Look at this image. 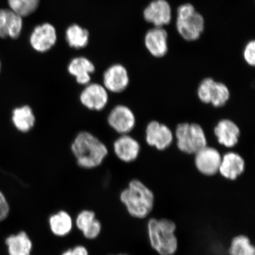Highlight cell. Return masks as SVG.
Returning a JSON list of instances; mask_svg holds the SVG:
<instances>
[{"mask_svg": "<svg viewBox=\"0 0 255 255\" xmlns=\"http://www.w3.org/2000/svg\"><path fill=\"white\" fill-rule=\"evenodd\" d=\"M71 151L79 166L87 170L100 167L108 155L107 146L88 131L76 135L72 142Z\"/></svg>", "mask_w": 255, "mask_h": 255, "instance_id": "6da1fadb", "label": "cell"}, {"mask_svg": "<svg viewBox=\"0 0 255 255\" xmlns=\"http://www.w3.org/2000/svg\"><path fill=\"white\" fill-rule=\"evenodd\" d=\"M120 198L128 213L133 218L145 219L154 209V193L139 180L130 181L128 186L121 193Z\"/></svg>", "mask_w": 255, "mask_h": 255, "instance_id": "7a4b0ae2", "label": "cell"}, {"mask_svg": "<svg viewBox=\"0 0 255 255\" xmlns=\"http://www.w3.org/2000/svg\"><path fill=\"white\" fill-rule=\"evenodd\" d=\"M177 226L171 220L155 219L147 223V234L151 247L159 255H174L178 242L175 232Z\"/></svg>", "mask_w": 255, "mask_h": 255, "instance_id": "3957f363", "label": "cell"}, {"mask_svg": "<svg viewBox=\"0 0 255 255\" xmlns=\"http://www.w3.org/2000/svg\"><path fill=\"white\" fill-rule=\"evenodd\" d=\"M205 21L203 15L190 3L181 5L177 8L176 28L178 33L185 40H198L205 30Z\"/></svg>", "mask_w": 255, "mask_h": 255, "instance_id": "277c9868", "label": "cell"}, {"mask_svg": "<svg viewBox=\"0 0 255 255\" xmlns=\"http://www.w3.org/2000/svg\"><path fill=\"white\" fill-rule=\"evenodd\" d=\"M175 135L178 148L186 154H195L207 145L205 132L203 128L197 124H178Z\"/></svg>", "mask_w": 255, "mask_h": 255, "instance_id": "5b68a950", "label": "cell"}, {"mask_svg": "<svg viewBox=\"0 0 255 255\" xmlns=\"http://www.w3.org/2000/svg\"><path fill=\"white\" fill-rule=\"evenodd\" d=\"M109 93L103 85L91 82L84 86L80 94V103L88 110L100 112L109 103Z\"/></svg>", "mask_w": 255, "mask_h": 255, "instance_id": "8992f818", "label": "cell"}, {"mask_svg": "<svg viewBox=\"0 0 255 255\" xmlns=\"http://www.w3.org/2000/svg\"><path fill=\"white\" fill-rule=\"evenodd\" d=\"M107 123L119 134H128L134 128L136 118L134 113L128 107L117 105L108 114Z\"/></svg>", "mask_w": 255, "mask_h": 255, "instance_id": "52a82bcc", "label": "cell"}, {"mask_svg": "<svg viewBox=\"0 0 255 255\" xmlns=\"http://www.w3.org/2000/svg\"><path fill=\"white\" fill-rule=\"evenodd\" d=\"M57 40L56 28L49 23L35 27L30 36L32 48L39 53H45L55 45Z\"/></svg>", "mask_w": 255, "mask_h": 255, "instance_id": "ba28073f", "label": "cell"}, {"mask_svg": "<svg viewBox=\"0 0 255 255\" xmlns=\"http://www.w3.org/2000/svg\"><path fill=\"white\" fill-rule=\"evenodd\" d=\"M129 76L125 66L117 63L111 65L104 73L103 85L113 94H120L129 84Z\"/></svg>", "mask_w": 255, "mask_h": 255, "instance_id": "9c48e42d", "label": "cell"}, {"mask_svg": "<svg viewBox=\"0 0 255 255\" xmlns=\"http://www.w3.org/2000/svg\"><path fill=\"white\" fill-rule=\"evenodd\" d=\"M145 139L149 145L162 151L171 145L174 135L170 128L165 124L153 121L146 126Z\"/></svg>", "mask_w": 255, "mask_h": 255, "instance_id": "30bf717a", "label": "cell"}, {"mask_svg": "<svg viewBox=\"0 0 255 255\" xmlns=\"http://www.w3.org/2000/svg\"><path fill=\"white\" fill-rule=\"evenodd\" d=\"M143 17L154 27H163L171 21V5L167 0H153L143 10Z\"/></svg>", "mask_w": 255, "mask_h": 255, "instance_id": "8fae6325", "label": "cell"}, {"mask_svg": "<svg viewBox=\"0 0 255 255\" xmlns=\"http://www.w3.org/2000/svg\"><path fill=\"white\" fill-rule=\"evenodd\" d=\"M195 155L196 167L201 174L212 176L219 173L222 157L218 149L207 145Z\"/></svg>", "mask_w": 255, "mask_h": 255, "instance_id": "7c38bea8", "label": "cell"}, {"mask_svg": "<svg viewBox=\"0 0 255 255\" xmlns=\"http://www.w3.org/2000/svg\"><path fill=\"white\" fill-rule=\"evenodd\" d=\"M146 49L152 56L164 57L168 52V33L164 27H154L146 32L144 37Z\"/></svg>", "mask_w": 255, "mask_h": 255, "instance_id": "4fadbf2b", "label": "cell"}, {"mask_svg": "<svg viewBox=\"0 0 255 255\" xmlns=\"http://www.w3.org/2000/svg\"><path fill=\"white\" fill-rule=\"evenodd\" d=\"M115 155L121 161L131 162L138 158L141 147L138 141L128 134L120 135L114 142Z\"/></svg>", "mask_w": 255, "mask_h": 255, "instance_id": "5bb4252c", "label": "cell"}, {"mask_svg": "<svg viewBox=\"0 0 255 255\" xmlns=\"http://www.w3.org/2000/svg\"><path fill=\"white\" fill-rule=\"evenodd\" d=\"M68 71L79 85L85 86L91 83L92 75L95 72V66L87 57L79 56L70 62Z\"/></svg>", "mask_w": 255, "mask_h": 255, "instance_id": "9a60e30c", "label": "cell"}, {"mask_svg": "<svg viewBox=\"0 0 255 255\" xmlns=\"http://www.w3.org/2000/svg\"><path fill=\"white\" fill-rule=\"evenodd\" d=\"M245 170V162L241 155L229 152L223 156L219 173L226 179L237 180Z\"/></svg>", "mask_w": 255, "mask_h": 255, "instance_id": "2e32d148", "label": "cell"}, {"mask_svg": "<svg viewBox=\"0 0 255 255\" xmlns=\"http://www.w3.org/2000/svg\"><path fill=\"white\" fill-rule=\"evenodd\" d=\"M215 135L219 143L227 148L234 147L237 144L241 130L237 124L230 120H222L214 129Z\"/></svg>", "mask_w": 255, "mask_h": 255, "instance_id": "e0dca14e", "label": "cell"}, {"mask_svg": "<svg viewBox=\"0 0 255 255\" xmlns=\"http://www.w3.org/2000/svg\"><path fill=\"white\" fill-rule=\"evenodd\" d=\"M11 121L18 131L27 133L34 127L36 118L32 108L29 105H24L12 110Z\"/></svg>", "mask_w": 255, "mask_h": 255, "instance_id": "ac0fdd59", "label": "cell"}, {"mask_svg": "<svg viewBox=\"0 0 255 255\" xmlns=\"http://www.w3.org/2000/svg\"><path fill=\"white\" fill-rule=\"evenodd\" d=\"M5 244L9 255H30L33 250V243L24 231L8 236Z\"/></svg>", "mask_w": 255, "mask_h": 255, "instance_id": "d6986e66", "label": "cell"}, {"mask_svg": "<svg viewBox=\"0 0 255 255\" xmlns=\"http://www.w3.org/2000/svg\"><path fill=\"white\" fill-rule=\"evenodd\" d=\"M49 224L51 232L56 237H64L72 230V217L66 211H59L50 217Z\"/></svg>", "mask_w": 255, "mask_h": 255, "instance_id": "ffe728a7", "label": "cell"}, {"mask_svg": "<svg viewBox=\"0 0 255 255\" xmlns=\"http://www.w3.org/2000/svg\"><path fill=\"white\" fill-rule=\"evenodd\" d=\"M66 40L69 46L76 49L87 47L89 41V32L77 24L70 25L66 31Z\"/></svg>", "mask_w": 255, "mask_h": 255, "instance_id": "44dd1931", "label": "cell"}, {"mask_svg": "<svg viewBox=\"0 0 255 255\" xmlns=\"http://www.w3.org/2000/svg\"><path fill=\"white\" fill-rule=\"evenodd\" d=\"M229 255H255V250L247 236L238 235L232 239L229 248Z\"/></svg>", "mask_w": 255, "mask_h": 255, "instance_id": "7402d4cb", "label": "cell"}, {"mask_svg": "<svg viewBox=\"0 0 255 255\" xmlns=\"http://www.w3.org/2000/svg\"><path fill=\"white\" fill-rule=\"evenodd\" d=\"M9 9L21 16L33 14L39 7L40 0H7Z\"/></svg>", "mask_w": 255, "mask_h": 255, "instance_id": "603a6c76", "label": "cell"}, {"mask_svg": "<svg viewBox=\"0 0 255 255\" xmlns=\"http://www.w3.org/2000/svg\"><path fill=\"white\" fill-rule=\"evenodd\" d=\"M230 95L227 86L222 82L215 81L213 86L210 104L216 108L224 106L230 98Z\"/></svg>", "mask_w": 255, "mask_h": 255, "instance_id": "cb8c5ba5", "label": "cell"}, {"mask_svg": "<svg viewBox=\"0 0 255 255\" xmlns=\"http://www.w3.org/2000/svg\"><path fill=\"white\" fill-rule=\"evenodd\" d=\"M23 17L9 9L7 27L8 37L15 39L20 36L23 29Z\"/></svg>", "mask_w": 255, "mask_h": 255, "instance_id": "d4e9b609", "label": "cell"}, {"mask_svg": "<svg viewBox=\"0 0 255 255\" xmlns=\"http://www.w3.org/2000/svg\"><path fill=\"white\" fill-rule=\"evenodd\" d=\"M215 82L214 79L210 78L203 79L201 82L198 89H197V95H198L199 100L203 103L210 104L213 86Z\"/></svg>", "mask_w": 255, "mask_h": 255, "instance_id": "484cf974", "label": "cell"}, {"mask_svg": "<svg viewBox=\"0 0 255 255\" xmlns=\"http://www.w3.org/2000/svg\"><path fill=\"white\" fill-rule=\"evenodd\" d=\"M96 219L95 212L85 210L80 212L76 219V225L82 232L85 230Z\"/></svg>", "mask_w": 255, "mask_h": 255, "instance_id": "4316f807", "label": "cell"}, {"mask_svg": "<svg viewBox=\"0 0 255 255\" xmlns=\"http://www.w3.org/2000/svg\"><path fill=\"white\" fill-rule=\"evenodd\" d=\"M102 230V225L100 221L96 219L93 223L82 232L85 238L88 239H94L99 237Z\"/></svg>", "mask_w": 255, "mask_h": 255, "instance_id": "83f0119b", "label": "cell"}, {"mask_svg": "<svg viewBox=\"0 0 255 255\" xmlns=\"http://www.w3.org/2000/svg\"><path fill=\"white\" fill-rule=\"evenodd\" d=\"M244 58L248 65L251 66L255 65V41H249L245 46L244 50Z\"/></svg>", "mask_w": 255, "mask_h": 255, "instance_id": "f1b7e54d", "label": "cell"}, {"mask_svg": "<svg viewBox=\"0 0 255 255\" xmlns=\"http://www.w3.org/2000/svg\"><path fill=\"white\" fill-rule=\"evenodd\" d=\"M9 9H0V37H8L7 27Z\"/></svg>", "mask_w": 255, "mask_h": 255, "instance_id": "f546056e", "label": "cell"}, {"mask_svg": "<svg viewBox=\"0 0 255 255\" xmlns=\"http://www.w3.org/2000/svg\"><path fill=\"white\" fill-rule=\"evenodd\" d=\"M10 212V207L4 194L0 191V222L8 218Z\"/></svg>", "mask_w": 255, "mask_h": 255, "instance_id": "4dcf8cb0", "label": "cell"}, {"mask_svg": "<svg viewBox=\"0 0 255 255\" xmlns=\"http://www.w3.org/2000/svg\"><path fill=\"white\" fill-rule=\"evenodd\" d=\"M62 255H89V253L86 247L78 245L64 252Z\"/></svg>", "mask_w": 255, "mask_h": 255, "instance_id": "1f68e13d", "label": "cell"}, {"mask_svg": "<svg viewBox=\"0 0 255 255\" xmlns=\"http://www.w3.org/2000/svg\"><path fill=\"white\" fill-rule=\"evenodd\" d=\"M129 255L125 254H119V255Z\"/></svg>", "mask_w": 255, "mask_h": 255, "instance_id": "d6a6232c", "label": "cell"}, {"mask_svg": "<svg viewBox=\"0 0 255 255\" xmlns=\"http://www.w3.org/2000/svg\"><path fill=\"white\" fill-rule=\"evenodd\" d=\"M0 70H1V62H0Z\"/></svg>", "mask_w": 255, "mask_h": 255, "instance_id": "836d02e7", "label": "cell"}]
</instances>
